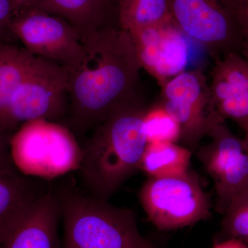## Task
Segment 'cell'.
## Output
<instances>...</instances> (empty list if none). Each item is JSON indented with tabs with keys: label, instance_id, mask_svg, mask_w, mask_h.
Returning a JSON list of instances; mask_svg holds the SVG:
<instances>
[{
	"label": "cell",
	"instance_id": "cell-1",
	"mask_svg": "<svg viewBox=\"0 0 248 248\" xmlns=\"http://www.w3.org/2000/svg\"><path fill=\"white\" fill-rule=\"evenodd\" d=\"M84 53L66 68L69 128L82 136L123 108L140 100V70L132 36L109 26L82 38Z\"/></svg>",
	"mask_w": 248,
	"mask_h": 248
},
{
	"label": "cell",
	"instance_id": "cell-2",
	"mask_svg": "<svg viewBox=\"0 0 248 248\" xmlns=\"http://www.w3.org/2000/svg\"><path fill=\"white\" fill-rule=\"evenodd\" d=\"M141 100L120 109L94 128L82 148L79 172L89 195L108 201L140 169L147 146Z\"/></svg>",
	"mask_w": 248,
	"mask_h": 248
},
{
	"label": "cell",
	"instance_id": "cell-3",
	"mask_svg": "<svg viewBox=\"0 0 248 248\" xmlns=\"http://www.w3.org/2000/svg\"><path fill=\"white\" fill-rule=\"evenodd\" d=\"M54 186L61 206L62 248H151L153 246L139 231L133 210L84 195L70 182Z\"/></svg>",
	"mask_w": 248,
	"mask_h": 248
},
{
	"label": "cell",
	"instance_id": "cell-4",
	"mask_svg": "<svg viewBox=\"0 0 248 248\" xmlns=\"http://www.w3.org/2000/svg\"><path fill=\"white\" fill-rule=\"evenodd\" d=\"M9 148L21 174L47 182L79 170L82 158V148L71 129L46 120L22 124L11 135Z\"/></svg>",
	"mask_w": 248,
	"mask_h": 248
},
{
	"label": "cell",
	"instance_id": "cell-5",
	"mask_svg": "<svg viewBox=\"0 0 248 248\" xmlns=\"http://www.w3.org/2000/svg\"><path fill=\"white\" fill-rule=\"evenodd\" d=\"M140 200L150 221L160 231L192 226L211 216L208 195L195 172L149 177L140 192Z\"/></svg>",
	"mask_w": 248,
	"mask_h": 248
},
{
	"label": "cell",
	"instance_id": "cell-6",
	"mask_svg": "<svg viewBox=\"0 0 248 248\" xmlns=\"http://www.w3.org/2000/svg\"><path fill=\"white\" fill-rule=\"evenodd\" d=\"M68 110V74L56 62L35 57L30 69L15 90L8 108L9 133L30 121L57 122Z\"/></svg>",
	"mask_w": 248,
	"mask_h": 248
},
{
	"label": "cell",
	"instance_id": "cell-7",
	"mask_svg": "<svg viewBox=\"0 0 248 248\" xmlns=\"http://www.w3.org/2000/svg\"><path fill=\"white\" fill-rule=\"evenodd\" d=\"M160 104L180 125V141L192 151L217 124L225 122L214 106L203 68L186 71L161 87Z\"/></svg>",
	"mask_w": 248,
	"mask_h": 248
},
{
	"label": "cell",
	"instance_id": "cell-8",
	"mask_svg": "<svg viewBox=\"0 0 248 248\" xmlns=\"http://www.w3.org/2000/svg\"><path fill=\"white\" fill-rule=\"evenodd\" d=\"M169 4L178 27L214 60L230 54L241 55V33L224 0H169Z\"/></svg>",
	"mask_w": 248,
	"mask_h": 248
},
{
	"label": "cell",
	"instance_id": "cell-9",
	"mask_svg": "<svg viewBox=\"0 0 248 248\" xmlns=\"http://www.w3.org/2000/svg\"><path fill=\"white\" fill-rule=\"evenodd\" d=\"M10 29L29 53L63 67L74 64L84 53L82 37L71 23L36 8L16 14Z\"/></svg>",
	"mask_w": 248,
	"mask_h": 248
},
{
	"label": "cell",
	"instance_id": "cell-10",
	"mask_svg": "<svg viewBox=\"0 0 248 248\" xmlns=\"http://www.w3.org/2000/svg\"><path fill=\"white\" fill-rule=\"evenodd\" d=\"M208 136L211 142L197 155L213 179L216 210L223 215L232 199L248 189V137L236 136L225 122L215 125Z\"/></svg>",
	"mask_w": 248,
	"mask_h": 248
},
{
	"label": "cell",
	"instance_id": "cell-11",
	"mask_svg": "<svg viewBox=\"0 0 248 248\" xmlns=\"http://www.w3.org/2000/svg\"><path fill=\"white\" fill-rule=\"evenodd\" d=\"M130 35L141 69L154 78L160 88L186 71L190 58L187 37L172 18Z\"/></svg>",
	"mask_w": 248,
	"mask_h": 248
},
{
	"label": "cell",
	"instance_id": "cell-12",
	"mask_svg": "<svg viewBox=\"0 0 248 248\" xmlns=\"http://www.w3.org/2000/svg\"><path fill=\"white\" fill-rule=\"evenodd\" d=\"M210 89L218 115L234 121L248 137V62L236 53L215 60Z\"/></svg>",
	"mask_w": 248,
	"mask_h": 248
},
{
	"label": "cell",
	"instance_id": "cell-13",
	"mask_svg": "<svg viewBox=\"0 0 248 248\" xmlns=\"http://www.w3.org/2000/svg\"><path fill=\"white\" fill-rule=\"evenodd\" d=\"M61 206L55 186L41 196L1 248H62L59 236Z\"/></svg>",
	"mask_w": 248,
	"mask_h": 248
},
{
	"label": "cell",
	"instance_id": "cell-14",
	"mask_svg": "<svg viewBox=\"0 0 248 248\" xmlns=\"http://www.w3.org/2000/svg\"><path fill=\"white\" fill-rule=\"evenodd\" d=\"M50 182L27 177L17 170L0 169V248Z\"/></svg>",
	"mask_w": 248,
	"mask_h": 248
},
{
	"label": "cell",
	"instance_id": "cell-15",
	"mask_svg": "<svg viewBox=\"0 0 248 248\" xmlns=\"http://www.w3.org/2000/svg\"><path fill=\"white\" fill-rule=\"evenodd\" d=\"M110 0H40L36 9L60 16L71 23L81 37L108 27Z\"/></svg>",
	"mask_w": 248,
	"mask_h": 248
},
{
	"label": "cell",
	"instance_id": "cell-16",
	"mask_svg": "<svg viewBox=\"0 0 248 248\" xmlns=\"http://www.w3.org/2000/svg\"><path fill=\"white\" fill-rule=\"evenodd\" d=\"M35 57L9 41L0 40V128L9 135L10 99L30 69Z\"/></svg>",
	"mask_w": 248,
	"mask_h": 248
},
{
	"label": "cell",
	"instance_id": "cell-17",
	"mask_svg": "<svg viewBox=\"0 0 248 248\" xmlns=\"http://www.w3.org/2000/svg\"><path fill=\"white\" fill-rule=\"evenodd\" d=\"M192 151L177 143H147L140 169L149 177L179 175L188 170Z\"/></svg>",
	"mask_w": 248,
	"mask_h": 248
},
{
	"label": "cell",
	"instance_id": "cell-18",
	"mask_svg": "<svg viewBox=\"0 0 248 248\" xmlns=\"http://www.w3.org/2000/svg\"><path fill=\"white\" fill-rule=\"evenodd\" d=\"M117 24L133 32L172 19L169 0H116Z\"/></svg>",
	"mask_w": 248,
	"mask_h": 248
},
{
	"label": "cell",
	"instance_id": "cell-19",
	"mask_svg": "<svg viewBox=\"0 0 248 248\" xmlns=\"http://www.w3.org/2000/svg\"><path fill=\"white\" fill-rule=\"evenodd\" d=\"M143 125L147 143L180 141L182 130L179 122L159 102L146 108Z\"/></svg>",
	"mask_w": 248,
	"mask_h": 248
},
{
	"label": "cell",
	"instance_id": "cell-20",
	"mask_svg": "<svg viewBox=\"0 0 248 248\" xmlns=\"http://www.w3.org/2000/svg\"><path fill=\"white\" fill-rule=\"evenodd\" d=\"M223 215L221 231L226 239H239L248 245V189L232 199Z\"/></svg>",
	"mask_w": 248,
	"mask_h": 248
},
{
	"label": "cell",
	"instance_id": "cell-21",
	"mask_svg": "<svg viewBox=\"0 0 248 248\" xmlns=\"http://www.w3.org/2000/svg\"><path fill=\"white\" fill-rule=\"evenodd\" d=\"M239 27L242 41L241 55L248 62V0H225Z\"/></svg>",
	"mask_w": 248,
	"mask_h": 248
},
{
	"label": "cell",
	"instance_id": "cell-22",
	"mask_svg": "<svg viewBox=\"0 0 248 248\" xmlns=\"http://www.w3.org/2000/svg\"><path fill=\"white\" fill-rule=\"evenodd\" d=\"M16 15L11 0H0V40L8 41L11 34L10 26Z\"/></svg>",
	"mask_w": 248,
	"mask_h": 248
},
{
	"label": "cell",
	"instance_id": "cell-23",
	"mask_svg": "<svg viewBox=\"0 0 248 248\" xmlns=\"http://www.w3.org/2000/svg\"><path fill=\"white\" fill-rule=\"evenodd\" d=\"M11 135L0 128V169L17 170L11 159L9 141Z\"/></svg>",
	"mask_w": 248,
	"mask_h": 248
},
{
	"label": "cell",
	"instance_id": "cell-24",
	"mask_svg": "<svg viewBox=\"0 0 248 248\" xmlns=\"http://www.w3.org/2000/svg\"><path fill=\"white\" fill-rule=\"evenodd\" d=\"M16 9V14L35 8L40 0H11Z\"/></svg>",
	"mask_w": 248,
	"mask_h": 248
},
{
	"label": "cell",
	"instance_id": "cell-25",
	"mask_svg": "<svg viewBox=\"0 0 248 248\" xmlns=\"http://www.w3.org/2000/svg\"><path fill=\"white\" fill-rule=\"evenodd\" d=\"M213 248H248V246L241 240L229 239L215 244Z\"/></svg>",
	"mask_w": 248,
	"mask_h": 248
},
{
	"label": "cell",
	"instance_id": "cell-26",
	"mask_svg": "<svg viewBox=\"0 0 248 248\" xmlns=\"http://www.w3.org/2000/svg\"><path fill=\"white\" fill-rule=\"evenodd\" d=\"M111 1H112V3H113L114 4L116 5V0H110Z\"/></svg>",
	"mask_w": 248,
	"mask_h": 248
},
{
	"label": "cell",
	"instance_id": "cell-27",
	"mask_svg": "<svg viewBox=\"0 0 248 248\" xmlns=\"http://www.w3.org/2000/svg\"><path fill=\"white\" fill-rule=\"evenodd\" d=\"M151 248H157L156 247H155V246H154V245H153V246H152V247Z\"/></svg>",
	"mask_w": 248,
	"mask_h": 248
},
{
	"label": "cell",
	"instance_id": "cell-28",
	"mask_svg": "<svg viewBox=\"0 0 248 248\" xmlns=\"http://www.w3.org/2000/svg\"></svg>",
	"mask_w": 248,
	"mask_h": 248
}]
</instances>
